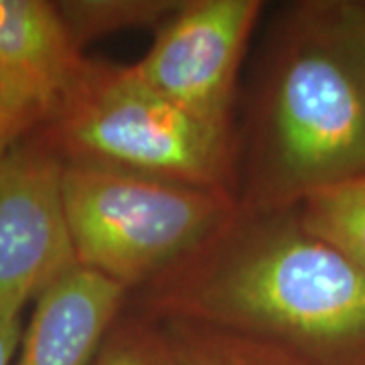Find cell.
<instances>
[{"instance_id":"obj_1","label":"cell","mask_w":365,"mask_h":365,"mask_svg":"<svg viewBox=\"0 0 365 365\" xmlns=\"http://www.w3.org/2000/svg\"><path fill=\"white\" fill-rule=\"evenodd\" d=\"M132 297V311L246 337L300 365H365V272L294 209L234 215Z\"/></svg>"},{"instance_id":"obj_2","label":"cell","mask_w":365,"mask_h":365,"mask_svg":"<svg viewBox=\"0 0 365 365\" xmlns=\"http://www.w3.org/2000/svg\"><path fill=\"white\" fill-rule=\"evenodd\" d=\"M237 144L246 211L294 209L365 173V0H299L278 13Z\"/></svg>"},{"instance_id":"obj_3","label":"cell","mask_w":365,"mask_h":365,"mask_svg":"<svg viewBox=\"0 0 365 365\" xmlns=\"http://www.w3.org/2000/svg\"><path fill=\"white\" fill-rule=\"evenodd\" d=\"M31 136L63 163L102 165L225 191L237 199V130L199 120L134 67L86 57Z\"/></svg>"},{"instance_id":"obj_4","label":"cell","mask_w":365,"mask_h":365,"mask_svg":"<svg viewBox=\"0 0 365 365\" xmlns=\"http://www.w3.org/2000/svg\"><path fill=\"white\" fill-rule=\"evenodd\" d=\"M63 195L78 266L128 299L237 211L225 191L83 163H66Z\"/></svg>"},{"instance_id":"obj_5","label":"cell","mask_w":365,"mask_h":365,"mask_svg":"<svg viewBox=\"0 0 365 365\" xmlns=\"http://www.w3.org/2000/svg\"><path fill=\"white\" fill-rule=\"evenodd\" d=\"M264 6L262 0H181L132 67L189 114L235 130L237 78Z\"/></svg>"},{"instance_id":"obj_6","label":"cell","mask_w":365,"mask_h":365,"mask_svg":"<svg viewBox=\"0 0 365 365\" xmlns=\"http://www.w3.org/2000/svg\"><path fill=\"white\" fill-rule=\"evenodd\" d=\"M66 163L31 134L0 157V317L79 268L63 195Z\"/></svg>"},{"instance_id":"obj_7","label":"cell","mask_w":365,"mask_h":365,"mask_svg":"<svg viewBox=\"0 0 365 365\" xmlns=\"http://www.w3.org/2000/svg\"><path fill=\"white\" fill-rule=\"evenodd\" d=\"M86 57L57 2L0 0V93L35 128L57 108Z\"/></svg>"},{"instance_id":"obj_8","label":"cell","mask_w":365,"mask_h":365,"mask_svg":"<svg viewBox=\"0 0 365 365\" xmlns=\"http://www.w3.org/2000/svg\"><path fill=\"white\" fill-rule=\"evenodd\" d=\"M126 302L104 276L71 270L35 300L13 365H88Z\"/></svg>"},{"instance_id":"obj_9","label":"cell","mask_w":365,"mask_h":365,"mask_svg":"<svg viewBox=\"0 0 365 365\" xmlns=\"http://www.w3.org/2000/svg\"><path fill=\"white\" fill-rule=\"evenodd\" d=\"M294 211L307 230L365 272V173L317 191Z\"/></svg>"},{"instance_id":"obj_10","label":"cell","mask_w":365,"mask_h":365,"mask_svg":"<svg viewBox=\"0 0 365 365\" xmlns=\"http://www.w3.org/2000/svg\"><path fill=\"white\" fill-rule=\"evenodd\" d=\"M158 325L170 365H300L287 353L246 337L179 321Z\"/></svg>"},{"instance_id":"obj_11","label":"cell","mask_w":365,"mask_h":365,"mask_svg":"<svg viewBox=\"0 0 365 365\" xmlns=\"http://www.w3.org/2000/svg\"><path fill=\"white\" fill-rule=\"evenodd\" d=\"M181 0H59L57 6L81 51L93 41L136 29L157 31Z\"/></svg>"},{"instance_id":"obj_12","label":"cell","mask_w":365,"mask_h":365,"mask_svg":"<svg viewBox=\"0 0 365 365\" xmlns=\"http://www.w3.org/2000/svg\"><path fill=\"white\" fill-rule=\"evenodd\" d=\"M88 365H170L158 321L136 311H124Z\"/></svg>"},{"instance_id":"obj_13","label":"cell","mask_w":365,"mask_h":365,"mask_svg":"<svg viewBox=\"0 0 365 365\" xmlns=\"http://www.w3.org/2000/svg\"><path fill=\"white\" fill-rule=\"evenodd\" d=\"M35 130V122L19 112L11 102L0 93V157L6 155L13 146L25 140Z\"/></svg>"},{"instance_id":"obj_14","label":"cell","mask_w":365,"mask_h":365,"mask_svg":"<svg viewBox=\"0 0 365 365\" xmlns=\"http://www.w3.org/2000/svg\"><path fill=\"white\" fill-rule=\"evenodd\" d=\"M23 319L19 317H0V365H13L21 337H23Z\"/></svg>"}]
</instances>
